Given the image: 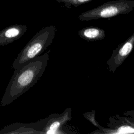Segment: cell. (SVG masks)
<instances>
[{"label": "cell", "instance_id": "6da1fadb", "mask_svg": "<svg viewBox=\"0 0 134 134\" xmlns=\"http://www.w3.org/2000/svg\"><path fill=\"white\" fill-rule=\"evenodd\" d=\"M49 59L47 52L15 69L2 97L1 105L3 107L11 104L32 87L44 73Z\"/></svg>", "mask_w": 134, "mask_h": 134}, {"label": "cell", "instance_id": "7a4b0ae2", "mask_svg": "<svg viewBox=\"0 0 134 134\" xmlns=\"http://www.w3.org/2000/svg\"><path fill=\"white\" fill-rule=\"evenodd\" d=\"M56 27L48 26L37 32L29 41L13 61L12 67L15 70L40 55L53 42Z\"/></svg>", "mask_w": 134, "mask_h": 134}, {"label": "cell", "instance_id": "3957f363", "mask_svg": "<svg viewBox=\"0 0 134 134\" xmlns=\"http://www.w3.org/2000/svg\"><path fill=\"white\" fill-rule=\"evenodd\" d=\"M133 8V0L111 1L81 13L78 18L81 21L109 18L119 15L128 14L132 11Z\"/></svg>", "mask_w": 134, "mask_h": 134}, {"label": "cell", "instance_id": "277c9868", "mask_svg": "<svg viewBox=\"0 0 134 134\" xmlns=\"http://www.w3.org/2000/svg\"><path fill=\"white\" fill-rule=\"evenodd\" d=\"M108 128L102 127L91 133L93 134H134V121H132L126 116L121 117L117 114L110 116L107 123Z\"/></svg>", "mask_w": 134, "mask_h": 134}, {"label": "cell", "instance_id": "5b68a950", "mask_svg": "<svg viewBox=\"0 0 134 134\" xmlns=\"http://www.w3.org/2000/svg\"><path fill=\"white\" fill-rule=\"evenodd\" d=\"M134 48V33L113 50L106 62L108 71L114 73L130 54Z\"/></svg>", "mask_w": 134, "mask_h": 134}, {"label": "cell", "instance_id": "8992f818", "mask_svg": "<svg viewBox=\"0 0 134 134\" xmlns=\"http://www.w3.org/2000/svg\"><path fill=\"white\" fill-rule=\"evenodd\" d=\"M49 118L50 115L43 119L30 124H12L1 129L0 133H42Z\"/></svg>", "mask_w": 134, "mask_h": 134}, {"label": "cell", "instance_id": "52a82bcc", "mask_svg": "<svg viewBox=\"0 0 134 134\" xmlns=\"http://www.w3.org/2000/svg\"><path fill=\"white\" fill-rule=\"evenodd\" d=\"M72 109L69 107L61 114H52L50 115V118L45 125L42 133H59L62 128L71 119Z\"/></svg>", "mask_w": 134, "mask_h": 134}, {"label": "cell", "instance_id": "ba28073f", "mask_svg": "<svg viewBox=\"0 0 134 134\" xmlns=\"http://www.w3.org/2000/svg\"><path fill=\"white\" fill-rule=\"evenodd\" d=\"M27 27L25 25L15 24L0 31V46H6L19 39L26 32Z\"/></svg>", "mask_w": 134, "mask_h": 134}, {"label": "cell", "instance_id": "9c48e42d", "mask_svg": "<svg viewBox=\"0 0 134 134\" xmlns=\"http://www.w3.org/2000/svg\"><path fill=\"white\" fill-rule=\"evenodd\" d=\"M79 36L87 41L94 42L101 40L106 37L105 30L97 27H86L78 31Z\"/></svg>", "mask_w": 134, "mask_h": 134}, {"label": "cell", "instance_id": "30bf717a", "mask_svg": "<svg viewBox=\"0 0 134 134\" xmlns=\"http://www.w3.org/2000/svg\"><path fill=\"white\" fill-rule=\"evenodd\" d=\"M58 3H63L67 8L71 7H77L82 4L90 2L93 0H55Z\"/></svg>", "mask_w": 134, "mask_h": 134}, {"label": "cell", "instance_id": "8fae6325", "mask_svg": "<svg viewBox=\"0 0 134 134\" xmlns=\"http://www.w3.org/2000/svg\"><path fill=\"white\" fill-rule=\"evenodd\" d=\"M83 116L85 118L87 119L89 121H90L94 126L97 127L98 128H100L102 127L100 125H99L98 122L96 121L95 119V111L92 110L91 111L86 112L83 114Z\"/></svg>", "mask_w": 134, "mask_h": 134}, {"label": "cell", "instance_id": "7c38bea8", "mask_svg": "<svg viewBox=\"0 0 134 134\" xmlns=\"http://www.w3.org/2000/svg\"><path fill=\"white\" fill-rule=\"evenodd\" d=\"M122 114L129 120L134 121V110L124 111Z\"/></svg>", "mask_w": 134, "mask_h": 134}]
</instances>
